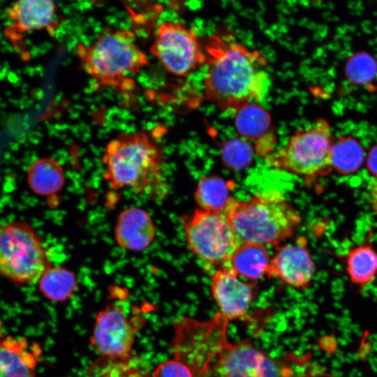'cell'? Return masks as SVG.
<instances>
[{"label":"cell","mask_w":377,"mask_h":377,"mask_svg":"<svg viewBox=\"0 0 377 377\" xmlns=\"http://www.w3.org/2000/svg\"><path fill=\"white\" fill-rule=\"evenodd\" d=\"M207 66L204 79L205 99L222 110L265 99L272 86L260 53L238 41L229 33L211 35L204 44Z\"/></svg>","instance_id":"6da1fadb"},{"label":"cell","mask_w":377,"mask_h":377,"mask_svg":"<svg viewBox=\"0 0 377 377\" xmlns=\"http://www.w3.org/2000/svg\"><path fill=\"white\" fill-rule=\"evenodd\" d=\"M159 147L146 133H122L111 140L103 156L104 177L114 189L126 188L150 200H162L168 188Z\"/></svg>","instance_id":"7a4b0ae2"},{"label":"cell","mask_w":377,"mask_h":377,"mask_svg":"<svg viewBox=\"0 0 377 377\" xmlns=\"http://www.w3.org/2000/svg\"><path fill=\"white\" fill-rule=\"evenodd\" d=\"M239 243L279 245L292 237L302 218L277 191L260 193L246 200L232 197L224 213Z\"/></svg>","instance_id":"3957f363"},{"label":"cell","mask_w":377,"mask_h":377,"mask_svg":"<svg viewBox=\"0 0 377 377\" xmlns=\"http://www.w3.org/2000/svg\"><path fill=\"white\" fill-rule=\"evenodd\" d=\"M76 55L88 75L101 85L110 87L130 85L131 77L149 64L135 34L126 29L105 31L89 45L78 44Z\"/></svg>","instance_id":"277c9868"},{"label":"cell","mask_w":377,"mask_h":377,"mask_svg":"<svg viewBox=\"0 0 377 377\" xmlns=\"http://www.w3.org/2000/svg\"><path fill=\"white\" fill-rule=\"evenodd\" d=\"M334 140L327 121L319 118L309 127L295 131L285 146L267 155V161L275 168L306 179L323 176L332 170Z\"/></svg>","instance_id":"5b68a950"},{"label":"cell","mask_w":377,"mask_h":377,"mask_svg":"<svg viewBox=\"0 0 377 377\" xmlns=\"http://www.w3.org/2000/svg\"><path fill=\"white\" fill-rule=\"evenodd\" d=\"M228 323L220 313L205 321L188 317L177 320L170 344L174 359L185 364L194 377H207L228 341Z\"/></svg>","instance_id":"8992f818"},{"label":"cell","mask_w":377,"mask_h":377,"mask_svg":"<svg viewBox=\"0 0 377 377\" xmlns=\"http://www.w3.org/2000/svg\"><path fill=\"white\" fill-rule=\"evenodd\" d=\"M50 267L36 230L24 221L0 224V276L24 284L39 280Z\"/></svg>","instance_id":"52a82bcc"},{"label":"cell","mask_w":377,"mask_h":377,"mask_svg":"<svg viewBox=\"0 0 377 377\" xmlns=\"http://www.w3.org/2000/svg\"><path fill=\"white\" fill-rule=\"evenodd\" d=\"M182 223L188 249L204 265L219 268L229 263L239 243L224 214L198 208Z\"/></svg>","instance_id":"ba28073f"},{"label":"cell","mask_w":377,"mask_h":377,"mask_svg":"<svg viewBox=\"0 0 377 377\" xmlns=\"http://www.w3.org/2000/svg\"><path fill=\"white\" fill-rule=\"evenodd\" d=\"M290 357H273L249 339L225 343L207 377H293Z\"/></svg>","instance_id":"9c48e42d"},{"label":"cell","mask_w":377,"mask_h":377,"mask_svg":"<svg viewBox=\"0 0 377 377\" xmlns=\"http://www.w3.org/2000/svg\"><path fill=\"white\" fill-rule=\"evenodd\" d=\"M151 53L169 73L186 77L205 63L204 45L195 31L181 22L165 21L155 32Z\"/></svg>","instance_id":"30bf717a"},{"label":"cell","mask_w":377,"mask_h":377,"mask_svg":"<svg viewBox=\"0 0 377 377\" xmlns=\"http://www.w3.org/2000/svg\"><path fill=\"white\" fill-rule=\"evenodd\" d=\"M211 293L219 312L229 322L243 320L257 297L258 288L251 281H244L228 265L217 268L211 276Z\"/></svg>","instance_id":"8fae6325"},{"label":"cell","mask_w":377,"mask_h":377,"mask_svg":"<svg viewBox=\"0 0 377 377\" xmlns=\"http://www.w3.org/2000/svg\"><path fill=\"white\" fill-rule=\"evenodd\" d=\"M134 339L135 329L119 308L109 306L98 312L90 341L102 357H129Z\"/></svg>","instance_id":"7c38bea8"},{"label":"cell","mask_w":377,"mask_h":377,"mask_svg":"<svg viewBox=\"0 0 377 377\" xmlns=\"http://www.w3.org/2000/svg\"><path fill=\"white\" fill-rule=\"evenodd\" d=\"M315 271L307 242L300 237L293 243L277 248L267 275L290 287L304 289L310 285Z\"/></svg>","instance_id":"4fadbf2b"},{"label":"cell","mask_w":377,"mask_h":377,"mask_svg":"<svg viewBox=\"0 0 377 377\" xmlns=\"http://www.w3.org/2000/svg\"><path fill=\"white\" fill-rule=\"evenodd\" d=\"M155 237L154 221L143 209L131 207L119 214L114 238L120 247L132 251H143L150 246Z\"/></svg>","instance_id":"5bb4252c"},{"label":"cell","mask_w":377,"mask_h":377,"mask_svg":"<svg viewBox=\"0 0 377 377\" xmlns=\"http://www.w3.org/2000/svg\"><path fill=\"white\" fill-rule=\"evenodd\" d=\"M40 352L37 344L30 347L23 337L0 339V377H36Z\"/></svg>","instance_id":"9a60e30c"},{"label":"cell","mask_w":377,"mask_h":377,"mask_svg":"<svg viewBox=\"0 0 377 377\" xmlns=\"http://www.w3.org/2000/svg\"><path fill=\"white\" fill-rule=\"evenodd\" d=\"M7 15L20 32L54 31L58 26L57 7L49 0L19 1L9 8Z\"/></svg>","instance_id":"2e32d148"},{"label":"cell","mask_w":377,"mask_h":377,"mask_svg":"<svg viewBox=\"0 0 377 377\" xmlns=\"http://www.w3.org/2000/svg\"><path fill=\"white\" fill-rule=\"evenodd\" d=\"M270 261L269 253L263 245L244 242L239 244L228 265L239 277L252 282L267 274Z\"/></svg>","instance_id":"e0dca14e"},{"label":"cell","mask_w":377,"mask_h":377,"mask_svg":"<svg viewBox=\"0 0 377 377\" xmlns=\"http://www.w3.org/2000/svg\"><path fill=\"white\" fill-rule=\"evenodd\" d=\"M372 230L359 245L350 249L345 256L346 269L350 280L360 288L371 283L377 273V252L371 243Z\"/></svg>","instance_id":"ac0fdd59"},{"label":"cell","mask_w":377,"mask_h":377,"mask_svg":"<svg viewBox=\"0 0 377 377\" xmlns=\"http://www.w3.org/2000/svg\"><path fill=\"white\" fill-rule=\"evenodd\" d=\"M64 182V170L52 158L36 160L27 172L28 184L39 195L47 196L56 193L62 188Z\"/></svg>","instance_id":"d6986e66"},{"label":"cell","mask_w":377,"mask_h":377,"mask_svg":"<svg viewBox=\"0 0 377 377\" xmlns=\"http://www.w3.org/2000/svg\"><path fill=\"white\" fill-rule=\"evenodd\" d=\"M271 124L269 112L258 103H247L235 111V128L248 141L259 142L267 138Z\"/></svg>","instance_id":"ffe728a7"},{"label":"cell","mask_w":377,"mask_h":377,"mask_svg":"<svg viewBox=\"0 0 377 377\" xmlns=\"http://www.w3.org/2000/svg\"><path fill=\"white\" fill-rule=\"evenodd\" d=\"M365 159L362 144L352 136L335 140L331 151V167L337 173L348 175L356 172Z\"/></svg>","instance_id":"44dd1931"},{"label":"cell","mask_w":377,"mask_h":377,"mask_svg":"<svg viewBox=\"0 0 377 377\" xmlns=\"http://www.w3.org/2000/svg\"><path fill=\"white\" fill-rule=\"evenodd\" d=\"M231 198L227 182L216 176L202 178L195 191L198 208L215 213L223 214Z\"/></svg>","instance_id":"7402d4cb"},{"label":"cell","mask_w":377,"mask_h":377,"mask_svg":"<svg viewBox=\"0 0 377 377\" xmlns=\"http://www.w3.org/2000/svg\"><path fill=\"white\" fill-rule=\"evenodd\" d=\"M77 279L75 274L63 267H49L38 280L43 295L54 302H64L75 290Z\"/></svg>","instance_id":"603a6c76"},{"label":"cell","mask_w":377,"mask_h":377,"mask_svg":"<svg viewBox=\"0 0 377 377\" xmlns=\"http://www.w3.org/2000/svg\"><path fill=\"white\" fill-rule=\"evenodd\" d=\"M88 377H149L142 360L131 355L124 359L101 357L91 367Z\"/></svg>","instance_id":"cb8c5ba5"},{"label":"cell","mask_w":377,"mask_h":377,"mask_svg":"<svg viewBox=\"0 0 377 377\" xmlns=\"http://www.w3.org/2000/svg\"><path fill=\"white\" fill-rule=\"evenodd\" d=\"M253 149L242 138L226 140L221 147V157L225 165L233 170H242L253 161Z\"/></svg>","instance_id":"d4e9b609"},{"label":"cell","mask_w":377,"mask_h":377,"mask_svg":"<svg viewBox=\"0 0 377 377\" xmlns=\"http://www.w3.org/2000/svg\"><path fill=\"white\" fill-rule=\"evenodd\" d=\"M345 71L348 79L353 84H366L374 78L377 63L370 54L359 52L349 59Z\"/></svg>","instance_id":"484cf974"},{"label":"cell","mask_w":377,"mask_h":377,"mask_svg":"<svg viewBox=\"0 0 377 377\" xmlns=\"http://www.w3.org/2000/svg\"><path fill=\"white\" fill-rule=\"evenodd\" d=\"M151 377H194V376L185 364L175 359H171L158 364Z\"/></svg>","instance_id":"4316f807"},{"label":"cell","mask_w":377,"mask_h":377,"mask_svg":"<svg viewBox=\"0 0 377 377\" xmlns=\"http://www.w3.org/2000/svg\"><path fill=\"white\" fill-rule=\"evenodd\" d=\"M366 163L368 170L377 178V144L369 149Z\"/></svg>","instance_id":"83f0119b"}]
</instances>
